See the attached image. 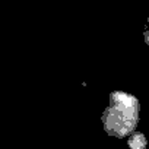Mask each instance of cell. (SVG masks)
<instances>
[{
	"label": "cell",
	"instance_id": "1",
	"mask_svg": "<svg viewBox=\"0 0 149 149\" xmlns=\"http://www.w3.org/2000/svg\"><path fill=\"white\" fill-rule=\"evenodd\" d=\"M146 34H148V35H149V29H148V31H146Z\"/></svg>",
	"mask_w": 149,
	"mask_h": 149
}]
</instances>
